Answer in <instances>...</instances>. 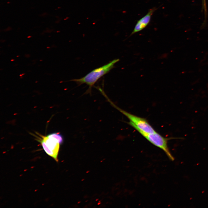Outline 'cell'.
Masks as SVG:
<instances>
[{
    "label": "cell",
    "mask_w": 208,
    "mask_h": 208,
    "mask_svg": "<svg viewBox=\"0 0 208 208\" xmlns=\"http://www.w3.org/2000/svg\"><path fill=\"white\" fill-rule=\"evenodd\" d=\"M119 60L118 59H114L109 63L101 67L94 69L84 77L71 81L75 82L78 85L86 84L89 86L88 91L96 82L101 77L108 73L114 67V64Z\"/></svg>",
    "instance_id": "6da1fadb"
},
{
    "label": "cell",
    "mask_w": 208,
    "mask_h": 208,
    "mask_svg": "<svg viewBox=\"0 0 208 208\" xmlns=\"http://www.w3.org/2000/svg\"><path fill=\"white\" fill-rule=\"evenodd\" d=\"M41 137L40 142L43 149L48 155L57 161L60 145L63 141L62 136L60 133H56Z\"/></svg>",
    "instance_id": "7a4b0ae2"
},
{
    "label": "cell",
    "mask_w": 208,
    "mask_h": 208,
    "mask_svg": "<svg viewBox=\"0 0 208 208\" xmlns=\"http://www.w3.org/2000/svg\"><path fill=\"white\" fill-rule=\"evenodd\" d=\"M103 95L113 107L127 117L130 120L129 124L135 129H138L149 133H153L156 132L146 119L135 115L122 109L112 102L105 93L103 94Z\"/></svg>",
    "instance_id": "3957f363"
},
{
    "label": "cell",
    "mask_w": 208,
    "mask_h": 208,
    "mask_svg": "<svg viewBox=\"0 0 208 208\" xmlns=\"http://www.w3.org/2000/svg\"><path fill=\"white\" fill-rule=\"evenodd\" d=\"M135 129L150 143L162 149L170 160L172 161L174 160V158L168 147V139L163 137L157 132L153 133H149L138 129Z\"/></svg>",
    "instance_id": "277c9868"
},
{
    "label": "cell",
    "mask_w": 208,
    "mask_h": 208,
    "mask_svg": "<svg viewBox=\"0 0 208 208\" xmlns=\"http://www.w3.org/2000/svg\"><path fill=\"white\" fill-rule=\"evenodd\" d=\"M157 9V8L155 7L150 9L145 16L138 20L130 36L139 32L145 28L149 23L152 16Z\"/></svg>",
    "instance_id": "5b68a950"
},
{
    "label": "cell",
    "mask_w": 208,
    "mask_h": 208,
    "mask_svg": "<svg viewBox=\"0 0 208 208\" xmlns=\"http://www.w3.org/2000/svg\"><path fill=\"white\" fill-rule=\"evenodd\" d=\"M204 9L205 12H206V0H203Z\"/></svg>",
    "instance_id": "8992f818"
}]
</instances>
